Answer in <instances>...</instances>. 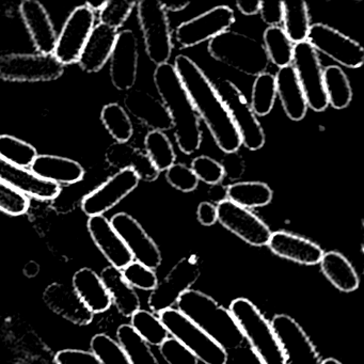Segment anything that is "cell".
Segmentation results:
<instances>
[{
  "label": "cell",
  "instance_id": "obj_5",
  "mask_svg": "<svg viewBox=\"0 0 364 364\" xmlns=\"http://www.w3.org/2000/svg\"><path fill=\"white\" fill-rule=\"evenodd\" d=\"M208 53L215 60L257 77L269 65L263 43L236 31H227L208 41Z\"/></svg>",
  "mask_w": 364,
  "mask_h": 364
},
{
  "label": "cell",
  "instance_id": "obj_32",
  "mask_svg": "<svg viewBox=\"0 0 364 364\" xmlns=\"http://www.w3.org/2000/svg\"><path fill=\"white\" fill-rule=\"evenodd\" d=\"M321 270L325 278L343 293H353L359 289L360 278L353 264L338 251L323 253Z\"/></svg>",
  "mask_w": 364,
  "mask_h": 364
},
{
  "label": "cell",
  "instance_id": "obj_36",
  "mask_svg": "<svg viewBox=\"0 0 364 364\" xmlns=\"http://www.w3.org/2000/svg\"><path fill=\"white\" fill-rule=\"evenodd\" d=\"M117 341L122 347L131 364H159L151 350L150 345L133 329L129 323H124L117 331Z\"/></svg>",
  "mask_w": 364,
  "mask_h": 364
},
{
  "label": "cell",
  "instance_id": "obj_37",
  "mask_svg": "<svg viewBox=\"0 0 364 364\" xmlns=\"http://www.w3.org/2000/svg\"><path fill=\"white\" fill-rule=\"evenodd\" d=\"M263 46L269 63L280 68L291 65L295 44L289 40L283 28L268 27L263 36Z\"/></svg>",
  "mask_w": 364,
  "mask_h": 364
},
{
  "label": "cell",
  "instance_id": "obj_17",
  "mask_svg": "<svg viewBox=\"0 0 364 364\" xmlns=\"http://www.w3.org/2000/svg\"><path fill=\"white\" fill-rule=\"evenodd\" d=\"M110 223L127 245L134 261L152 270L161 265L163 255L161 249L133 216L127 213H118L112 217Z\"/></svg>",
  "mask_w": 364,
  "mask_h": 364
},
{
  "label": "cell",
  "instance_id": "obj_23",
  "mask_svg": "<svg viewBox=\"0 0 364 364\" xmlns=\"http://www.w3.org/2000/svg\"><path fill=\"white\" fill-rule=\"evenodd\" d=\"M20 12L39 54L54 55L58 37L43 5L37 0H24Z\"/></svg>",
  "mask_w": 364,
  "mask_h": 364
},
{
  "label": "cell",
  "instance_id": "obj_18",
  "mask_svg": "<svg viewBox=\"0 0 364 364\" xmlns=\"http://www.w3.org/2000/svg\"><path fill=\"white\" fill-rule=\"evenodd\" d=\"M140 180L131 169L120 170L82 200V208L89 217L101 216L120 203L137 188Z\"/></svg>",
  "mask_w": 364,
  "mask_h": 364
},
{
  "label": "cell",
  "instance_id": "obj_22",
  "mask_svg": "<svg viewBox=\"0 0 364 364\" xmlns=\"http://www.w3.org/2000/svg\"><path fill=\"white\" fill-rule=\"evenodd\" d=\"M274 255L300 265H317L323 250L312 240L287 231L272 232L267 244Z\"/></svg>",
  "mask_w": 364,
  "mask_h": 364
},
{
  "label": "cell",
  "instance_id": "obj_49",
  "mask_svg": "<svg viewBox=\"0 0 364 364\" xmlns=\"http://www.w3.org/2000/svg\"><path fill=\"white\" fill-rule=\"evenodd\" d=\"M161 357L168 364H199V360L174 338H168L159 346Z\"/></svg>",
  "mask_w": 364,
  "mask_h": 364
},
{
  "label": "cell",
  "instance_id": "obj_40",
  "mask_svg": "<svg viewBox=\"0 0 364 364\" xmlns=\"http://www.w3.org/2000/svg\"><path fill=\"white\" fill-rule=\"evenodd\" d=\"M101 120L117 142H129L134 134L133 123L127 112L117 103L108 104L102 110Z\"/></svg>",
  "mask_w": 364,
  "mask_h": 364
},
{
  "label": "cell",
  "instance_id": "obj_30",
  "mask_svg": "<svg viewBox=\"0 0 364 364\" xmlns=\"http://www.w3.org/2000/svg\"><path fill=\"white\" fill-rule=\"evenodd\" d=\"M73 287L93 314H101L112 306V298L100 274L91 268H82L73 277Z\"/></svg>",
  "mask_w": 364,
  "mask_h": 364
},
{
  "label": "cell",
  "instance_id": "obj_58",
  "mask_svg": "<svg viewBox=\"0 0 364 364\" xmlns=\"http://www.w3.org/2000/svg\"><path fill=\"white\" fill-rule=\"evenodd\" d=\"M40 267L37 263L35 262H31V263L27 264L25 266L24 274H26L29 278H33V277L37 276L39 274Z\"/></svg>",
  "mask_w": 364,
  "mask_h": 364
},
{
  "label": "cell",
  "instance_id": "obj_31",
  "mask_svg": "<svg viewBox=\"0 0 364 364\" xmlns=\"http://www.w3.org/2000/svg\"><path fill=\"white\" fill-rule=\"evenodd\" d=\"M100 277L109 293L112 304L121 315L131 318L140 310L139 296L135 289L125 281L120 269L114 266H107L102 270Z\"/></svg>",
  "mask_w": 364,
  "mask_h": 364
},
{
  "label": "cell",
  "instance_id": "obj_15",
  "mask_svg": "<svg viewBox=\"0 0 364 364\" xmlns=\"http://www.w3.org/2000/svg\"><path fill=\"white\" fill-rule=\"evenodd\" d=\"M234 23L235 14L233 10L227 6H218L182 23L176 28V41L181 48H193L229 31Z\"/></svg>",
  "mask_w": 364,
  "mask_h": 364
},
{
  "label": "cell",
  "instance_id": "obj_24",
  "mask_svg": "<svg viewBox=\"0 0 364 364\" xmlns=\"http://www.w3.org/2000/svg\"><path fill=\"white\" fill-rule=\"evenodd\" d=\"M43 298L53 312L75 325L87 326L95 318V314L82 302L73 287L53 283L46 287Z\"/></svg>",
  "mask_w": 364,
  "mask_h": 364
},
{
  "label": "cell",
  "instance_id": "obj_29",
  "mask_svg": "<svg viewBox=\"0 0 364 364\" xmlns=\"http://www.w3.org/2000/svg\"><path fill=\"white\" fill-rule=\"evenodd\" d=\"M277 97L285 114L291 121H301L308 112V104L291 65L280 68L276 75Z\"/></svg>",
  "mask_w": 364,
  "mask_h": 364
},
{
  "label": "cell",
  "instance_id": "obj_12",
  "mask_svg": "<svg viewBox=\"0 0 364 364\" xmlns=\"http://www.w3.org/2000/svg\"><path fill=\"white\" fill-rule=\"evenodd\" d=\"M306 42L317 53L349 69H359L364 63V48L355 40L328 25H311Z\"/></svg>",
  "mask_w": 364,
  "mask_h": 364
},
{
  "label": "cell",
  "instance_id": "obj_33",
  "mask_svg": "<svg viewBox=\"0 0 364 364\" xmlns=\"http://www.w3.org/2000/svg\"><path fill=\"white\" fill-rule=\"evenodd\" d=\"M272 197L274 191L263 182H236L228 186V199L248 210L268 205Z\"/></svg>",
  "mask_w": 364,
  "mask_h": 364
},
{
  "label": "cell",
  "instance_id": "obj_28",
  "mask_svg": "<svg viewBox=\"0 0 364 364\" xmlns=\"http://www.w3.org/2000/svg\"><path fill=\"white\" fill-rule=\"evenodd\" d=\"M31 170L42 180L59 186L76 184L85 176V169L80 163L55 155H38Z\"/></svg>",
  "mask_w": 364,
  "mask_h": 364
},
{
  "label": "cell",
  "instance_id": "obj_7",
  "mask_svg": "<svg viewBox=\"0 0 364 364\" xmlns=\"http://www.w3.org/2000/svg\"><path fill=\"white\" fill-rule=\"evenodd\" d=\"M159 318L172 338L184 345L204 364H227L228 351L202 331L178 309L163 311Z\"/></svg>",
  "mask_w": 364,
  "mask_h": 364
},
{
  "label": "cell",
  "instance_id": "obj_59",
  "mask_svg": "<svg viewBox=\"0 0 364 364\" xmlns=\"http://www.w3.org/2000/svg\"><path fill=\"white\" fill-rule=\"evenodd\" d=\"M321 364H343L341 363L338 360L334 359V358H327V359L323 360Z\"/></svg>",
  "mask_w": 364,
  "mask_h": 364
},
{
  "label": "cell",
  "instance_id": "obj_46",
  "mask_svg": "<svg viewBox=\"0 0 364 364\" xmlns=\"http://www.w3.org/2000/svg\"><path fill=\"white\" fill-rule=\"evenodd\" d=\"M29 198L0 180V210L11 216H22L29 210Z\"/></svg>",
  "mask_w": 364,
  "mask_h": 364
},
{
  "label": "cell",
  "instance_id": "obj_14",
  "mask_svg": "<svg viewBox=\"0 0 364 364\" xmlns=\"http://www.w3.org/2000/svg\"><path fill=\"white\" fill-rule=\"evenodd\" d=\"M95 26V12L90 6H80L73 10L57 38L54 56L61 65L65 67L77 63Z\"/></svg>",
  "mask_w": 364,
  "mask_h": 364
},
{
  "label": "cell",
  "instance_id": "obj_4",
  "mask_svg": "<svg viewBox=\"0 0 364 364\" xmlns=\"http://www.w3.org/2000/svg\"><path fill=\"white\" fill-rule=\"evenodd\" d=\"M249 347L264 364H285L282 348L279 344L272 323L259 309L247 298L232 300L229 306Z\"/></svg>",
  "mask_w": 364,
  "mask_h": 364
},
{
  "label": "cell",
  "instance_id": "obj_21",
  "mask_svg": "<svg viewBox=\"0 0 364 364\" xmlns=\"http://www.w3.org/2000/svg\"><path fill=\"white\" fill-rule=\"evenodd\" d=\"M87 225L95 246L109 262L110 266L122 270L134 261L127 245L104 215L89 217Z\"/></svg>",
  "mask_w": 364,
  "mask_h": 364
},
{
  "label": "cell",
  "instance_id": "obj_6",
  "mask_svg": "<svg viewBox=\"0 0 364 364\" xmlns=\"http://www.w3.org/2000/svg\"><path fill=\"white\" fill-rule=\"evenodd\" d=\"M213 86L240 134L242 146L244 144L251 151L263 148L266 141L265 132L244 93L231 80L225 78L215 80Z\"/></svg>",
  "mask_w": 364,
  "mask_h": 364
},
{
  "label": "cell",
  "instance_id": "obj_9",
  "mask_svg": "<svg viewBox=\"0 0 364 364\" xmlns=\"http://www.w3.org/2000/svg\"><path fill=\"white\" fill-rule=\"evenodd\" d=\"M65 73L54 55L8 54L0 56V80L14 82H52Z\"/></svg>",
  "mask_w": 364,
  "mask_h": 364
},
{
  "label": "cell",
  "instance_id": "obj_48",
  "mask_svg": "<svg viewBox=\"0 0 364 364\" xmlns=\"http://www.w3.org/2000/svg\"><path fill=\"white\" fill-rule=\"evenodd\" d=\"M167 182L183 193H191L198 188L200 181L188 166L176 163L166 171Z\"/></svg>",
  "mask_w": 364,
  "mask_h": 364
},
{
  "label": "cell",
  "instance_id": "obj_57",
  "mask_svg": "<svg viewBox=\"0 0 364 364\" xmlns=\"http://www.w3.org/2000/svg\"><path fill=\"white\" fill-rule=\"evenodd\" d=\"M161 4L166 12H180L186 9L191 5V1L189 0H176V1L172 0V1H161Z\"/></svg>",
  "mask_w": 364,
  "mask_h": 364
},
{
  "label": "cell",
  "instance_id": "obj_44",
  "mask_svg": "<svg viewBox=\"0 0 364 364\" xmlns=\"http://www.w3.org/2000/svg\"><path fill=\"white\" fill-rule=\"evenodd\" d=\"M136 5L137 3L129 1V0L104 1L103 5L99 9L100 21H101L100 24L118 31L127 22Z\"/></svg>",
  "mask_w": 364,
  "mask_h": 364
},
{
  "label": "cell",
  "instance_id": "obj_51",
  "mask_svg": "<svg viewBox=\"0 0 364 364\" xmlns=\"http://www.w3.org/2000/svg\"><path fill=\"white\" fill-rule=\"evenodd\" d=\"M56 364H101L92 351L63 349L55 355Z\"/></svg>",
  "mask_w": 364,
  "mask_h": 364
},
{
  "label": "cell",
  "instance_id": "obj_38",
  "mask_svg": "<svg viewBox=\"0 0 364 364\" xmlns=\"http://www.w3.org/2000/svg\"><path fill=\"white\" fill-rule=\"evenodd\" d=\"M129 325L150 346L159 347L169 338V332L163 321L150 311L138 310L131 317Z\"/></svg>",
  "mask_w": 364,
  "mask_h": 364
},
{
  "label": "cell",
  "instance_id": "obj_26",
  "mask_svg": "<svg viewBox=\"0 0 364 364\" xmlns=\"http://www.w3.org/2000/svg\"><path fill=\"white\" fill-rule=\"evenodd\" d=\"M106 161L119 170L131 169L140 181L154 182L161 172L155 167L146 151L140 150L129 142H116L107 149Z\"/></svg>",
  "mask_w": 364,
  "mask_h": 364
},
{
  "label": "cell",
  "instance_id": "obj_1",
  "mask_svg": "<svg viewBox=\"0 0 364 364\" xmlns=\"http://www.w3.org/2000/svg\"><path fill=\"white\" fill-rule=\"evenodd\" d=\"M173 67L198 116L205 123L219 149L225 153L238 151L242 146L240 134L213 82L201 68L186 55L176 56Z\"/></svg>",
  "mask_w": 364,
  "mask_h": 364
},
{
  "label": "cell",
  "instance_id": "obj_35",
  "mask_svg": "<svg viewBox=\"0 0 364 364\" xmlns=\"http://www.w3.org/2000/svg\"><path fill=\"white\" fill-rule=\"evenodd\" d=\"M283 31L294 44L306 41L311 28L310 10L304 0L284 3Z\"/></svg>",
  "mask_w": 364,
  "mask_h": 364
},
{
  "label": "cell",
  "instance_id": "obj_45",
  "mask_svg": "<svg viewBox=\"0 0 364 364\" xmlns=\"http://www.w3.org/2000/svg\"><path fill=\"white\" fill-rule=\"evenodd\" d=\"M121 272H122L125 281L133 289L153 291L159 283V278H157L154 270L150 269V268L136 261L129 263Z\"/></svg>",
  "mask_w": 364,
  "mask_h": 364
},
{
  "label": "cell",
  "instance_id": "obj_27",
  "mask_svg": "<svg viewBox=\"0 0 364 364\" xmlns=\"http://www.w3.org/2000/svg\"><path fill=\"white\" fill-rule=\"evenodd\" d=\"M118 33L103 24L95 26L77 61L82 71L95 73L103 69L110 60Z\"/></svg>",
  "mask_w": 364,
  "mask_h": 364
},
{
  "label": "cell",
  "instance_id": "obj_47",
  "mask_svg": "<svg viewBox=\"0 0 364 364\" xmlns=\"http://www.w3.org/2000/svg\"><path fill=\"white\" fill-rule=\"evenodd\" d=\"M191 168L198 180L208 185L223 182L225 178L220 163L206 155L196 157L191 163Z\"/></svg>",
  "mask_w": 364,
  "mask_h": 364
},
{
  "label": "cell",
  "instance_id": "obj_13",
  "mask_svg": "<svg viewBox=\"0 0 364 364\" xmlns=\"http://www.w3.org/2000/svg\"><path fill=\"white\" fill-rule=\"evenodd\" d=\"M270 323L282 348L285 364H321L318 350L296 319L287 314H277Z\"/></svg>",
  "mask_w": 364,
  "mask_h": 364
},
{
  "label": "cell",
  "instance_id": "obj_25",
  "mask_svg": "<svg viewBox=\"0 0 364 364\" xmlns=\"http://www.w3.org/2000/svg\"><path fill=\"white\" fill-rule=\"evenodd\" d=\"M124 105L134 118L144 123L151 131L166 132L173 127L163 102L146 91L132 89L125 95Z\"/></svg>",
  "mask_w": 364,
  "mask_h": 364
},
{
  "label": "cell",
  "instance_id": "obj_50",
  "mask_svg": "<svg viewBox=\"0 0 364 364\" xmlns=\"http://www.w3.org/2000/svg\"><path fill=\"white\" fill-rule=\"evenodd\" d=\"M219 163L223 167V176L230 182H240L246 171V161H245L244 157L238 153V151L225 153L223 159Z\"/></svg>",
  "mask_w": 364,
  "mask_h": 364
},
{
  "label": "cell",
  "instance_id": "obj_39",
  "mask_svg": "<svg viewBox=\"0 0 364 364\" xmlns=\"http://www.w3.org/2000/svg\"><path fill=\"white\" fill-rule=\"evenodd\" d=\"M146 153L159 172L167 171L176 164L173 146L165 132L150 131L144 139Z\"/></svg>",
  "mask_w": 364,
  "mask_h": 364
},
{
  "label": "cell",
  "instance_id": "obj_42",
  "mask_svg": "<svg viewBox=\"0 0 364 364\" xmlns=\"http://www.w3.org/2000/svg\"><path fill=\"white\" fill-rule=\"evenodd\" d=\"M35 146L14 136L0 135V157L8 163L22 168H29L37 159Z\"/></svg>",
  "mask_w": 364,
  "mask_h": 364
},
{
  "label": "cell",
  "instance_id": "obj_16",
  "mask_svg": "<svg viewBox=\"0 0 364 364\" xmlns=\"http://www.w3.org/2000/svg\"><path fill=\"white\" fill-rule=\"evenodd\" d=\"M216 206L217 221L225 229L250 246H267L272 232L259 217L230 200Z\"/></svg>",
  "mask_w": 364,
  "mask_h": 364
},
{
  "label": "cell",
  "instance_id": "obj_10",
  "mask_svg": "<svg viewBox=\"0 0 364 364\" xmlns=\"http://www.w3.org/2000/svg\"><path fill=\"white\" fill-rule=\"evenodd\" d=\"M200 276L199 259L196 255L183 257L151 291L149 308L154 314H161L163 311L173 308L181 296L191 289Z\"/></svg>",
  "mask_w": 364,
  "mask_h": 364
},
{
  "label": "cell",
  "instance_id": "obj_41",
  "mask_svg": "<svg viewBox=\"0 0 364 364\" xmlns=\"http://www.w3.org/2000/svg\"><path fill=\"white\" fill-rule=\"evenodd\" d=\"M277 99L276 78L272 74H259L255 77L251 95V107L257 116L265 117L272 112Z\"/></svg>",
  "mask_w": 364,
  "mask_h": 364
},
{
  "label": "cell",
  "instance_id": "obj_52",
  "mask_svg": "<svg viewBox=\"0 0 364 364\" xmlns=\"http://www.w3.org/2000/svg\"><path fill=\"white\" fill-rule=\"evenodd\" d=\"M262 21L269 27H279L284 16V1H261Z\"/></svg>",
  "mask_w": 364,
  "mask_h": 364
},
{
  "label": "cell",
  "instance_id": "obj_55",
  "mask_svg": "<svg viewBox=\"0 0 364 364\" xmlns=\"http://www.w3.org/2000/svg\"><path fill=\"white\" fill-rule=\"evenodd\" d=\"M208 199L210 203L218 205L221 202L227 201L228 199V186L223 182L217 183V184L210 185L208 191Z\"/></svg>",
  "mask_w": 364,
  "mask_h": 364
},
{
  "label": "cell",
  "instance_id": "obj_11",
  "mask_svg": "<svg viewBox=\"0 0 364 364\" xmlns=\"http://www.w3.org/2000/svg\"><path fill=\"white\" fill-rule=\"evenodd\" d=\"M291 65L304 91L308 107L316 112H325L329 105L323 87V69L318 53L306 41L295 44Z\"/></svg>",
  "mask_w": 364,
  "mask_h": 364
},
{
  "label": "cell",
  "instance_id": "obj_56",
  "mask_svg": "<svg viewBox=\"0 0 364 364\" xmlns=\"http://www.w3.org/2000/svg\"><path fill=\"white\" fill-rule=\"evenodd\" d=\"M262 0H237L236 7L240 14L247 16H257L259 14Z\"/></svg>",
  "mask_w": 364,
  "mask_h": 364
},
{
  "label": "cell",
  "instance_id": "obj_53",
  "mask_svg": "<svg viewBox=\"0 0 364 364\" xmlns=\"http://www.w3.org/2000/svg\"><path fill=\"white\" fill-rule=\"evenodd\" d=\"M229 360L231 364H264L247 345L228 351V361Z\"/></svg>",
  "mask_w": 364,
  "mask_h": 364
},
{
  "label": "cell",
  "instance_id": "obj_19",
  "mask_svg": "<svg viewBox=\"0 0 364 364\" xmlns=\"http://www.w3.org/2000/svg\"><path fill=\"white\" fill-rule=\"evenodd\" d=\"M139 50L135 33L132 31L119 33L110 57V77L118 90L129 91L135 86Z\"/></svg>",
  "mask_w": 364,
  "mask_h": 364
},
{
  "label": "cell",
  "instance_id": "obj_2",
  "mask_svg": "<svg viewBox=\"0 0 364 364\" xmlns=\"http://www.w3.org/2000/svg\"><path fill=\"white\" fill-rule=\"evenodd\" d=\"M153 80L171 118L178 149L184 154H193L202 142L200 118L176 69L170 63L157 65Z\"/></svg>",
  "mask_w": 364,
  "mask_h": 364
},
{
  "label": "cell",
  "instance_id": "obj_54",
  "mask_svg": "<svg viewBox=\"0 0 364 364\" xmlns=\"http://www.w3.org/2000/svg\"><path fill=\"white\" fill-rule=\"evenodd\" d=\"M198 221L204 227H210L217 223V206L210 201L201 202L197 210Z\"/></svg>",
  "mask_w": 364,
  "mask_h": 364
},
{
  "label": "cell",
  "instance_id": "obj_34",
  "mask_svg": "<svg viewBox=\"0 0 364 364\" xmlns=\"http://www.w3.org/2000/svg\"><path fill=\"white\" fill-rule=\"evenodd\" d=\"M323 87L328 105L334 109H345L353 101V89L345 72L338 65L323 69Z\"/></svg>",
  "mask_w": 364,
  "mask_h": 364
},
{
  "label": "cell",
  "instance_id": "obj_3",
  "mask_svg": "<svg viewBox=\"0 0 364 364\" xmlns=\"http://www.w3.org/2000/svg\"><path fill=\"white\" fill-rule=\"evenodd\" d=\"M178 310L225 350L245 344V338L229 309L203 291L189 289L176 302Z\"/></svg>",
  "mask_w": 364,
  "mask_h": 364
},
{
  "label": "cell",
  "instance_id": "obj_8",
  "mask_svg": "<svg viewBox=\"0 0 364 364\" xmlns=\"http://www.w3.org/2000/svg\"><path fill=\"white\" fill-rule=\"evenodd\" d=\"M137 12L149 59L156 65L169 63L173 42L169 18L161 1L141 0L137 4Z\"/></svg>",
  "mask_w": 364,
  "mask_h": 364
},
{
  "label": "cell",
  "instance_id": "obj_20",
  "mask_svg": "<svg viewBox=\"0 0 364 364\" xmlns=\"http://www.w3.org/2000/svg\"><path fill=\"white\" fill-rule=\"evenodd\" d=\"M0 180L28 198L50 201L61 193V187L42 180L28 168L18 167L0 157Z\"/></svg>",
  "mask_w": 364,
  "mask_h": 364
},
{
  "label": "cell",
  "instance_id": "obj_43",
  "mask_svg": "<svg viewBox=\"0 0 364 364\" xmlns=\"http://www.w3.org/2000/svg\"><path fill=\"white\" fill-rule=\"evenodd\" d=\"M90 347V351L101 364H131L118 341L107 334L100 333L93 336Z\"/></svg>",
  "mask_w": 364,
  "mask_h": 364
}]
</instances>
